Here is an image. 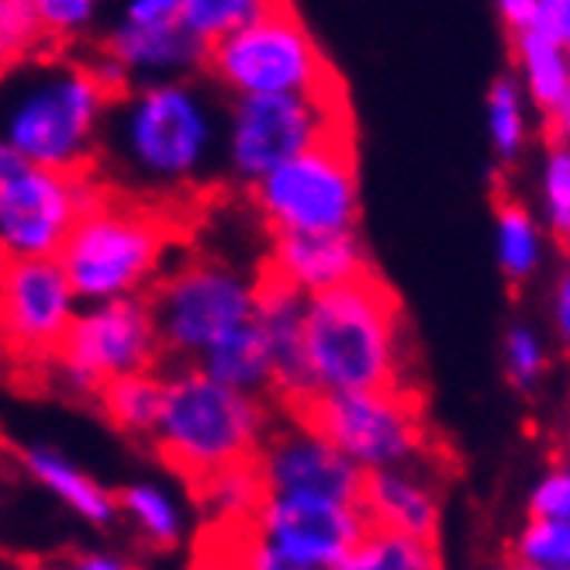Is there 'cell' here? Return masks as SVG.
I'll list each match as a JSON object with an SVG mask.
<instances>
[{
  "instance_id": "obj_1",
  "label": "cell",
  "mask_w": 570,
  "mask_h": 570,
  "mask_svg": "<svg viewBox=\"0 0 570 570\" xmlns=\"http://www.w3.org/2000/svg\"><path fill=\"white\" fill-rule=\"evenodd\" d=\"M222 187L136 194L94 177L83 212L59 246V263L80 297H115L153 284L166 249L187 246Z\"/></svg>"
},
{
  "instance_id": "obj_2",
  "label": "cell",
  "mask_w": 570,
  "mask_h": 570,
  "mask_svg": "<svg viewBox=\"0 0 570 570\" xmlns=\"http://www.w3.org/2000/svg\"><path fill=\"white\" fill-rule=\"evenodd\" d=\"M305 353L322 387L425 405L405 305L374 263L315 291L305 312Z\"/></svg>"
},
{
  "instance_id": "obj_3",
  "label": "cell",
  "mask_w": 570,
  "mask_h": 570,
  "mask_svg": "<svg viewBox=\"0 0 570 570\" xmlns=\"http://www.w3.org/2000/svg\"><path fill=\"white\" fill-rule=\"evenodd\" d=\"M277 409L318 440L343 450L363 466L422 463L435 478L456 474V456L446 443H435L422 401H397L366 391L305 387L274 397Z\"/></svg>"
},
{
  "instance_id": "obj_4",
  "label": "cell",
  "mask_w": 570,
  "mask_h": 570,
  "mask_svg": "<svg viewBox=\"0 0 570 570\" xmlns=\"http://www.w3.org/2000/svg\"><path fill=\"white\" fill-rule=\"evenodd\" d=\"M266 429L271 415L246 391L222 384L205 371H187L166 387L153 450L166 471L190 488L222 466L259 456Z\"/></svg>"
},
{
  "instance_id": "obj_5",
  "label": "cell",
  "mask_w": 570,
  "mask_h": 570,
  "mask_svg": "<svg viewBox=\"0 0 570 570\" xmlns=\"http://www.w3.org/2000/svg\"><path fill=\"white\" fill-rule=\"evenodd\" d=\"M200 66L243 94H308L318 100H350L346 80L291 0H271L253 21L205 46Z\"/></svg>"
},
{
  "instance_id": "obj_6",
  "label": "cell",
  "mask_w": 570,
  "mask_h": 570,
  "mask_svg": "<svg viewBox=\"0 0 570 570\" xmlns=\"http://www.w3.org/2000/svg\"><path fill=\"white\" fill-rule=\"evenodd\" d=\"M266 232L356 228V118H335L294 159L249 187Z\"/></svg>"
},
{
  "instance_id": "obj_7",
  "label": "cell",
  "mask_w": 570,
  "mask_h": 570,
  "mask_svg": "<svg viewBox=\"0 0 570 570\" xmlns=\"http://www.w3.org/2000/svg\"><path fill=\"white\" fill-rule=\"evenodd\" d=\"M163 366V343L146 297H115L100 312L70 318L49 356V391L70 387L97 401L111 377Z\"/></svg>"
},
{
  "instance_id": "obj_8",
  "label": "cell",
  "mask_w": 570,
  "mask_h": 570,
  "mask_svg": "<svg viewBox=\"0 0 570 570\" xmlns=\"http://www.w3.org/2000/svg\"><path fill=\"white\" fill-rule=\"evenodd\" d=\"M0 318L4 356L14 391H49V356L70 325V297L77 294L59 256H11L0 271Z\"/></svg>"
},
{
  "instance_id": "obj_9",
  "label": "cell",
  "mask_w": 570,
  "mask_h": 570,
  "mask_svg": "<svg viewBox=\"0 0 570 570\" xmlns=\"http://www.w3.org/2000/svg\"><path fill=\"white\" fill-rule=\"evenodd\" d=\"M142 297L156 318L163 366L205 353L228 328L256 315L253 287L246 291L225 266L205 256H190L170 277H156Z\"/></svg>"
},
{
  "instance_id": "obj_10",
  "label": "cell",
  "mask_w": 570,
  "mask_h": 570,
  "mask_svg": "<svg viewBox=\"0 0 570 570\" xmlns=\"http://www.w3.org/2000/svg\"><path fill=\"white\" fill-rule=\"evenodd\" d=\"M0 228L11 256H56L83 212L87 184L100 174L31 163L14 146L0 156Z\"/></svg>"
},
{
  "instance_id": "obj_11",
  "label": "cell",
  "mask_w": 570,
  "mask_h": 570,
  "mask_svg": "<svg viewBox=\"0 0 570 570\" xmlns=\"http://www.w3.org/2000/svg\"><path fill=\"white\" fill-rule=\"evenodd\" d=\"M335 118H353L350 100H318L308 94H246L236 108L232 156L246 177H266L281 163L305 153Z\"/></svg>"
},
{
  "instance_id": "obj_12",
  "label": "cell",
  "mask_w": 570,
  "mask_h": 570,
  "mask_svg": "<svg viewBox=\"0 0 570 570\" xmlns=\"http://www.w3.org/2000/svg\"><path fill=\"white\" fill-rule=\"evenodd\" d=\"M266 543L274 567H346L366 519L356 505L322 494H274L266 501Z\"/></svg>"
},
{
  "instance_id": "obj_13",
  "label": "cell",
  "mask_w": 570,
  "mask_h": 570,
  "mask_svg": "<svg viewBox=\"0 0 570 570\" xmlns=\"http://www.w3.org/2000/svg\"><path fill=\"white\" fill-rule=\"evenodd\" d=\"M263 474L274 494H322L332 501H346V505H360L363 494V474L366 466L335 450L332 443L318 440V435L305 432L301 425L294 429H266L263 446Z\"/></svg>"
},
{
  "instance_id": "obj_14",
  "label": "cell",
  "mask_w": 570,
  "mask_h": 570,
  "mask_svg": "<svg viewBox=\"0 0 570 570\" xmlns=\"http://www.w3.org/2000/svg\"><path fill=\"white\" fill-rule=\"evenodd\" d=\"M205 118H200L190 94L177 87L149 90L128 121V142L142 166L153 174L180 177L197 163L205 149Z\"/></svg>"
},
{
  "instance_id": "obj_15",
  "label": "cell",
  "mask_w": 570,
  "mask_h": 570,
  "mask_svg": "<svg viewBox=\"0 0 570 570\" xmlns=\"http://www.w3.org/2000/svg\"><path fill=\"white\" fill-rule=\"evenodd\" d=\"M274 239V256L284 271L294 277L297 287H332L356 274L366 259L356 228H332V232H301V228H284L271 232Z\"/></svg>"
},
{
  "instance_id": "obj_16",
  "label": "cell",
  "mask_w": 570,
  "mask_h": 570,
  "mask_svg": "<svg viewBox=\"0 0 570 570\" xmlns=\"http://www.w3.org/2000/svg\"><path fill=\"white\" fill-rule=\"evenodd\" d=\"M363 519L381 529H394L440 547V505L429 484L366 466L360 505Z\"/></svg>"
},
{
  "instance_id": "obj_17",
  "label": "cell",
  "mask_w": 570,
  "mask_h": 570,
  "mask_svg": "<svg viewBox=\"0 0 570 570\" xmlns=\"http://www.w3.org/2000/svg\"><path fill=\"white\" fill-rule=\"evenodd\" d=\"M200 371L212 374L222 384H232L239 391H253L259 384H274V340L271 328L259 315L228 328L222 340H215L205 350Z\"/></svg>"
},
{
  "instance_id": "obj_18",
  "label": "cell",
  "mask_w": 570,
  "mask_h": 570,
  "mask_svg": "<svg viewBox=\"0 0 570 570\" xmlns=\"http://www.w3.org/2000/svg\"><path fill=\"white\" fill-rule=\"evenodd\" d=\"M100 52L121 66H180L205 59V42L180 21H128L111 39L100 42Z\"/></svg>"
},
{
  "instance_id": "obj_19",
  "label": "cell",
  "mask_w": 570,
  "mask_h": 570,
  "mask_svg": "<svg viewBox=\"0 0 570 570\" xmlns=\"http://www.w3.org/2000/svg\"><path fill=\"white\" fill-rule=\"evenodd\" d=\"M166 387H170V381H163L156 371L121 374L97 391L94 405L121 435L153 440L166 409Z\"/></svg>"
},
{
  "instance_id": "obj_20",
  "label": "cell",
  "mask_w": 570,
  "mask_h": 570,
  "mask_svg": "<svg viewBox=\"0 0 570 570\" xmlns=\"http://www.w3.org/2000/svg\"><path fill=\"white\" fill-rule=\"evenodd\" d=\"M18 456H21V463L28 466L31 474H36L39 481H46L62 501H70V505L77 512H83L90 522H108L111 519L118 498L108 494V491H100L94 481H87L80 471H73L70 463H62L59 456H52L46 450H21Z\"/></svg>"
},
{
  "instance_id": "obj_21",
  "label": "cell",
  "mask_w": 570,
  "mask_h": 570,
  "mask_svg": "<svg viewBox=\"0 0 570 570\" xmlns=\"http://www.w3.org/2000/svg\"><path fill=\"white\" fill-rule=\"evenodd\" d=\"M491 208H494V218L501 222V263H505V274L512 284L525 281L535 266V236H532L525 208L509 194L501 174L491 180Z\"/></svg>"
},
{
  "instance_id": "obj_22",
  "label": "cell",
  "mask_w": 570,
  "mask_h": 570,
  "mask_svg": "<svg viewBox=\"0 0 570 570\" xmlns=\"http://www.w3.org/2000/svg\"><path fill=\"white\" fill-rule=\"evenodd\" d=\"M0 49H4V70L28 59H59L42 28L36 0H0Z\"/></svg>"
},
{
  "instance_id": "obj_23",
  "label": "cell",
  "mask_w": 570,
  "mask_h": 570,
  "mask_svg": "<svg viewBox=\"0 0 570 570\" xmlns=\"http://www.w3.org/2000/svg\"><path fill=\"white\" fill-rule=\"evenodd\" d=\"M271 0H187L184 4V24L194 31L200 42H215L228 31L253 21Z\"/></svg>"
},
{
  "instance_id": "obj_24",
  "label": "cell",
  "mask_w": 570,
  "mask_h": 570,
  "mask_svg": "<svg viewBox=\"0 0 570 570\" xmlns=\"http://www.w3.org/2000/svg\"><path fill=\"white\" fill-rule=\"evenodd\" d=\"M519 567H570V522L535 519L512 550Z\"/></svg>"
},
{
  "instance_id": "obj_25",
  "label": "cell",
  "mask_w": 570,
  "mask_h": 570,
  "mask_svg": "<svg viewBox=\"0 0 570 570\" xmlns=\"http://www.w3.org/2000/svg\"><path fill=\"white\" fill-rule=\"evenodd\" d=\"M118 505H125L131 512L146 532V540L156 547V550H170L177 547V519H174V509L166 505L163 494L149 491V488H128V491H118Z\"/></svg>"
},
{
  "instance_id": "obj_26",
  "label": "cell",
  "mask_w": 570,
  "mask_h": 570,
  "mask_svg": "<svg viewBox=\"0 0 570 570\" xmlns=\"http://www.w3.org/2000/svg\"><path fill=\"white\" fill-rule=\"evenodd\" d=\"M550 170H547V194H550V232L563 256H570V142H547Z\"/></svg>"
},
{
  "instance_id": "obj_27",
  "label": "cell",
  "mask_w": 570,
  "mask_h": 570,
  "mask_svg": "<svg viewBox=\"0 0 570 570\" xmlns=\"http://www.w3.org/2000/svg\"><path fill=\"white\" fill-rule=\"evenodd\" d=\"M36 8L56 56H62L73 49V31L90 18L94 0H36Z\"/></svg>"
},
{
  "instance_id": "obj_28",
  "label": "cell",
  "mask_w": 570,
  "mask_h": 570,
  "mask_svg": "<svg viewBox=\"0 0 570 570\" xmlns=\"http://www.w3.org/2000/svg\"><path fill=\"white\" fill-rule=\"evenodd\" d=\"M488 105H491V136H494V146L505 156H515L519 139H522V118H519V94H515L512 80H498Z\"/></svg>"
},
{
  "instance_id": "obj_29",
  "label": "cell",
  "mask_w": 570,
  "mask_h": 570,
  "mask_svg": "<svg viewBox=\"0 0 570 570\" xmlns=\"http://www.w3.org/2000/svg\"><path fill=\"white\" fill-rule=\"evenodd\" d=\"M532 515L535 519H563V522H570V474H557L540 491H535Z\"/></svg>"
},
{
  "instance_id": "obj_30",
  "label": "cell",
  "mask_w": 570,
  "mask_h": 570,
  "mask_svg": "<svg viewBox=\"0 0 570 570\" xmlns=\"http://www.w3.org/2000/svg\"><path fill=\"white\" fill-rule=\"evenodd\" d=\"M509 366H512V377L519 384H529L535 374H540V346H535V340L529 332H512V340H509Z\"/></svg>"
},
{
  "instance_id": "obj_31",
  "label": "cell",
  "mask_w": 570,
  "mask_h": 570,
  "mask_svg": "<svg viewBox=\"0 0 570 570\" xmlns=\"http://www.w3.org/2000/svg\"><path fill=\"white\" fill-rule=\"evenodd\" d=\"M535 28L550 36L553 42L570 49V0H540V18Z\"/></svg>"
},
{
  "instance_id": "obj_32",
  "label": "cell",
  "mask_w": 570,
  "mask_h": 570,
  "mask_svg": "<svg viewBox=\"0 0 570 570\" xmlns=\"http://www.w3.org/2000/svg\"><path fill=\"white\" fill-rule=\"evenodd\" d=\"M184 4L187 0H131L128 8V21H180L184 18Z\"/></svg>"
},
{
  "instance_id": "obj_33",
  "label": "cell",
  "mask_w": 570,
  "mask_h": 570,
  "mask_svg": "<svg viewBox=\"0 0 570 570\" xmlns=\"http://www.w3.org/2000/svg\"><path fill=\"white\" fill-rule=\"evenodd\" d=\"M501 14H505L512 31L535 28V18H540V0H501Z\"/></svg>"
},
{
  "instance_id": "obj_34",
  "label": "cell",
  "mask_w": 570,
  "mask_h": 570,
  "mask_svg": "<svg viewBox=\"0 0 570 570\" xmlns=\"http://www.w3.org/2000/svg\"><path fill=\"white\" fill-rule=\"evenodd\" d=\"M560 325H563V335L570 340V281H563V287H560Z\"/></svg>"
}]
</instances>
